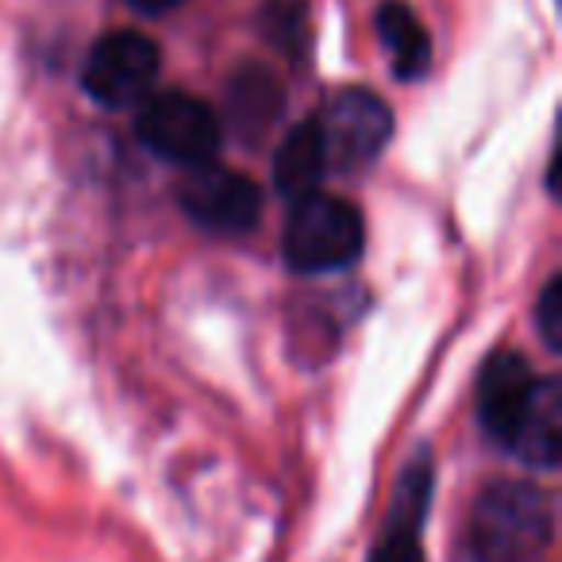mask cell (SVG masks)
I'll list each match as a JSON object with an SVG mask.
<instances>
[{
  "instance_id": "obj_1",
  "label": "cell",
  "mask_w": 562,
  "mask_h": 562,
  "mask_svg": "<svg viewBox=\"0 0 562 562\" xmlns=\"http://www.w3.org/2000/svg\"><path fill=\"white\" fill-rule=\"evenodd\" d=\"M554 539V505L528 482H493L470 513L474 562H539Z\"/></svg>"
},
{
  "instance_id": "obj_2",
  "label": "cell",
  "mask_w": 562,
  "mask_h": 562,
  "mask_svg": "<svg viewBox=\"0 0 562 562\" xmlns=\"http://www.w3.org/2000/svg\"><path fill=\"white\" fill-rule=\"evenodd\" d=\"M362 243H367L362 212L344 196L316 189L293 201L281 250L297 273H331L359 262Z\"/></svg>"
},
{
  "instance_id": "obj_3",
  "label": "cell",
  "mask_w": 562,
  "mask_h": 562,
  "mask_svg": "<svg viewBox=\"0 0 562 562\" xmlns=\"http://www.w3.org/2000/svg\"><path fill=\"white\" fill-rule=\"evenodd\" d=\"M139 139L158 158L178 166H209L224 139L216 109L189 93H158L147 97L139 109Z\"/></svg>"
},
{
  "instance_id": "obj_4",
  "label": "cell",
  "mask_w": 562,
  "mask_h": 562,
  "mask_svg": "<svg viewBox=\"0 0 562 562\" xmlns=\"http://www.w3.org/2000/svg\"><path fill=\"white\" fill-rule=\"evenodd\" d=\"M328 170H362L393 139V112L370 89H344L316 116Z\"/></svg>"
},
{
  "instance_id": "obj_5",
  "label": "cell",
  "mask_w": 562,
  "mask_h": 562,
  "mask_svg": "<svg viewBox=\"0 0 562 562\" xmlns=\"http://www.w3.org/2000/svg\"><path fill=\"white\" fill-rule=\"evenodd\" d=\"M158 66H162V55H158L155 40L139 32H112L89 50L81 86L104 109H132L150 97Z\"/></svg>"
},
{
  "instance_id": "obj_6",
  "label": "cell",
  "mask_w": 562,
  "mask_h": 562,
  "mask_svg": "<svg viewBox=\"0 0 562 562\" xmlns=\"http://www.w3.org/2000/svg\"><path fill=\"white\" fill-rule=\"evenodd\" d=\"M178 204L193 224L209 232H250L262 212V193L250 178L227 166H196L178 189Z\"/></svg>"
},
{
  "instance_id": "obj_7",
  "label": "cell",
  "mask_w": 562,
  "mask_h": 562,
  "mask_svg": "<svg viewBox=\"0 0 562 562\" xmlns=\"http://www.w3.org/2000/svg\"><path fill=\"white\" fill-rule=\"evenodd\" d=\"M531 385H536V374L516 351H497L482 367V378H477V424H482L493 443H508V436H513L516 420H520L524 405L531 397Z\"/></svg>"
},
{
  "instance_id": "obj_8",
  "label": "cell",
  "mask_w": 562,
  "mask_h": 562,
  "mask_svg": "<svg viewBox=\"0 0 562 562\" xmlns=\"http://www.w3.org/2000/svg\"><path fill=\"white\" fill-rule=\"evenodd\" d=\"M505 451H513L524 467L554 470L562 459V382L559 378H536L531 397L508 436Z\"/></svg>"
},
{
  "instance_id": "obj_9",
  "label": "cell",
  "mask_w": 562,
  "mask_h": 562,
  "mask_svg": "<svg viewBox=\"0 0 562 562\" xmlns=\"http://www.w3.org/2000/svg\"><path fill=\"white\" fill-rule=\"evenodd\" d=\"M428 497H431V470L420 459L401 474L390 528H385L382 543L370 551V562H424L420 524L424 513H428Z\"/></svg>"
},
{
  "instance_id": "obj_10",
  "label": "cell",
  "mask_w": 562,
  "mask_h": 562,
  "mask_svg": "<svg viewBox=\"0 0 562 562\" xmlns=\"http://www.w3.org/2000/svg\"><path fill=\"white\" fill-rule=\"evenodd\" d=\"M324 173H328V158H324L321 132H316V120H305L281 139L278 158H273V186L281 196L301 201L321 189Z\"/></svg>"
},
{
  "instance_id": "obj_11",
  "label": "cell",
  "mask_w": 562,
  "mask_h": 562,
  "mask_svg": "<svg viewBox=\"0 0 562 562\" xmlns=\"http://www.w3.org/2000/svg\"><path fill=\"white\" fill-rule=\"evenodd\" d=\"M374 27L382 35V47L390 50L393 58V74L397 78H420L431 63V40H428V27L420 24L408 4L401 0H385L382 9L374 16Z\"/></svg>"
},
{
  "instance_id": "obj_12",
  "label": "cell",
  "mask_w": 562,
  "mask_h": 562,
  "mask_svg": "<svg viewBox=\"0 0 562 562\" xmlns=\"http://www.w3.org/2000/svg\"><path fill=\"white\" fill-rule=\"evenodd\" d=\"M536 328L551 351L562 347V278H551L536 301Z\"/></svg>"
},
{
  "instance_id": "obj_13",
  "label": "cell",
  "mask_w": 562,
  "mask_h": 562,
  "mask_svg": "<svg viewBox=\"0 0 562 562\" xmlns=\"http://www.w3.org/2000/svg\"><path fill=\"white\" fill-rule=\"evenodd\" d=\"M135 12H147V16H162V12H173L181 9V4H189V0H127Z\"/></svg>"
}]
</instances>
